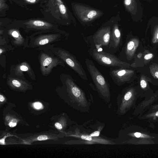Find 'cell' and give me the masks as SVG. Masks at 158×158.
<instances>
[{
  "label": "cell",
  "mask_w": 158,
  "mask_h": 158,
  "mask_svg": "<svg viewBox=\"0 0 158 158\" xmlns=\"http://www.w3.org/2000/svg\"><path fill=\"white\" fill-rule=\"evenodd\" d=\"M89 53L99 64L111 67L128 68L130 64L120 60L112 53L104 51L102 47L91 43Z\"/></svg>",
  "instance_id": "obj_1"
},
{
  "label": "cell",
  "mask_w": 158,
  "mask_h": 158,
  "mask_svg": "<svg viewBox=\"0 0 158 158\" xmlns=\"http://www.w3.org/2000/svg\"><path fill=\"white\" fill-rule=\"evenodd\" d=\"M71 6L76 18L83 25H90L104 14L102 10L83 3L74 2Z\"/></svg>",
  "instance_id": "obj_2"
},
{
  "label": "cell",
  "mask_w": 158,
  "mask_h": 158,
  "mask_svg": "<svg viewBox=\"0 0 158 158\" xmlns=\"http://www.w3.org/2000/svg\"><path fill=\"white\" fill-rule=\"evenodd\" d=\"M120 20L119 15L118 14L102 24L96 32L88 38L91 43L100 46L106 51L109 47L112 27L116 22Z\"/></svg>",
  "instance_id": "obj_3"
},
{
  "label": "cell",
  "mask_w": 158,
  "mask_h": 158,
  "mask_svg": "<svg viewBox=\"0 0 158 158\" xmlns=\"http://www.w3.org/2000/svg\"><path fill=\"white\" fill-rule=\"evenodd\" d=\"M66 34L55 32L47 34H40L32 35L29 37L28 46L33 48L41 50L48 49L54 46L52 44L57 41L67 39L68 36Z\"/></svg>",
  "instance_id": "obj_4"
},
{
  "label": "cell",
  "mask_w": 158,
  "mask_h": 158,
  "mask_svg": "<svg viewBox=\"0 0 158 158\" xmlns=\"http://www.w3.org/2000/svg\"><path fill=\"white\" fill-rule=\"evenodd\" d=\"M66 64L83 80L87 81L88 78L85 71L76 57L68 51L61 48L54 46L48 49Z\"/></svg>",
  "instance_id": "obj_5"
},
{
  "label": "cell",
  "mask_w": 158,
  "mask_h": 158,
  "mask_svg": "<svg viewBox=\"0 0 158 158\" xmlns=\"http://www.w3.org/2000/svg\"><path fill=\"white\" fill-rule=\"evenodd\" d=\"M38 56L40 71L44 76H48L52 69L58 65L65 67L64 62L49 49L40 50Z\"/></svg>",
  "instance_id": "obj_6"
},
{
  "label": "cell",
  "mask_w": 158,
  "mask_h": 158,
  "mask_svg": "<svg viewBox=\"0 0 158 158\" xmlns=\"http://www.w3.org/2000/svg\"><path fill=\"white\" fill-rule=\"evenodd\" d=\"M85 62L87 69L98 92L103 95H108L110 93L109 89L105 78L92 60L86 59Z\"/></svg>",
  "instance_id": "obj_7"
},
{
  "label": "cell",
  "mask_w": 158,
  "mask_h": 158,
  "mask_svg": "<svg viewBox=\"0 0 158 158\" xmlns=\"http://www.w3.org/2000/svg\"><path fill=\"white\" fill-rule=\"evenodd\" d=\"M127 68L111 67L109 71L113 81L118 86H120L131 80L134 74V70Z\"/></svg>",
  "instance_id": "obj_8"
},
{
  "label": "cell",
  "mask_w": 158,
  "mask_h": 158,
  "mask_svg": "<svg viewBox=\"0 0 158 158\" xmlns=\"http://www.w3.org/2000/svg\"><path fill=\"white\" fill-rule=\"evenodd\" d=\"M26 72L31 79H35V73L30 65L27 62H24L15 65H12L10 70V75L11 76L25 79L23 72Z\"/></svg>",
  "instance_id": "obj_9"
},
{
  "label": "cell",
  "mask_w": 158,
  "mask_h": 158,
  "mask_svg": "<svg viewBox=\"0 0 158 158\" xmlns=\"http://www.w3.org/2000/svg\"><path fill=\"white\" fill-rule=\"evenodd\" d=\"M118 21L113 25L111 33L109 44L106 52L114 53L118 50L121 43V33Z\"/></svg>",
  "instance_id": "obj_10"
},
{
  "label": "cell",
  "mask_w": 158,
  "mask_h": 158,
  "mask_svg": "<svg viewBox=\"0 0 158 158\" xmlns=\"http://www.w3.org/2000/svg\"><path fill=\"white\" fill-rule=\"evenodd\" d=\"M8 35L11 39L10 40L13 45L16 47H28L29 38L25 39L20 34L19 31L16 29H10L8 31ZM8 36L7 37H8Z\"/></svg>",
  "instance_id": "obj_11"
},
{
  "label": "cell",
  "mask_w": 158,
  "mask_h": 158,
  "mask_svg": "<svg viewBox=\"0 0 158 158\" xmlns=\"http://www.w3.org/2000/svg\"><path fill=\"white\" fill-rule=\"evenodd\" d=\"M24 24L27 28L42 31L50 30L53 27L51 23L39 20H30Z\"/></svg>",
  "instance_id": "obj_12"
},
{
  "label": "cell",
  "mask_w": 158,
  "mask_h": 158,
  "mask_svg": "<svg viewBox=\"0 0 158 158\" xmlns=\"http://www.w3.org/2000/svg\"><path fill=\"white\" fill-rule=\"evenodd\" d=\"M139 44L137 39L133 38L127 43L125 49V54L127 60L132 58Z\"/></svg>",
  "instance_id": "obj_13"
},
{
  "label": "cell",
  "mask_w": 158,
  "mask_h": 158,
  "mask_svg": "<svg viewBox=\"0 0 158 158\" xmlns=\"http://www.w3.org/2000/svg\"><path fill=\"white\" fill-rule=\"evenodd\" d=\"M26 79L14 77L9 75L6 82L10 86L16 88L25 87L29 86L30 83Z\"/></svg>",
  "instance_id": "obj_14"
},
{
  "label": "cell",
  "mask_w": 158,
  "mask_h": 158,
  "mask_svg": "<svg viewBox=\"0 0 158 158\" xmlns=\"http://www.w3.org/2000/svg\"><path fill=\"white\" fill-rule=\"evenodd\" d=\"M60 13L67 19L69 17L67 9L62 0H55Z\"/></svg>",
  "instance_id": "obj_15"
},
{
  "label": "cell",
  "mask_w": 158,
  "mask_h": 158,
  "mask_svg": "<svg viewBox=\"0 0 158 158\" xmlns=\"http://www.w3.org/2000/svg\"><path fill=\"white\" fill-rule=\"evenodd\" d=\"M150 72L153 77L158 79V65L153 63L149 67Z\"/></svg>",
  "instance_id": "obj_16"
},
{
  "label": "cell",
  "mask_w": 158,
  "mask_h": 158,
  "mask_svg": "<svg viewBox=\"0 0 158 158\" xmlns=\"http://www.w3.org/2000/svg\"><path fill=\"white\" fill-rule=\"evenodd\" d=\"M152 42L153 43L158 42V26L156 27L154 30Z\"/></svg>",
  "instance_id": "obj_17"
},
{
  "label": "cell",
  "mask_w": 158,
  "mask_h": 158,
  "mask_svg": "<svg viewBox=\"0 0 158 158\" xmlns=\"http://www.w3.org/2000/svg\"><path fill=\"white\" fill-rule=\"evenodd\" d=\"M132 96V93L131 91H127L124 96V99L126 100H129Z\"/></svg>",
  "instance_id": "obj_18"
},
{
  "label": "cell",
  "mask_w": 158,
  "mask_h": 158,
  "mask_svg": "<svg viewBox=\"0 0 158 158\" xmlns=\"http://www.w3.org/2000/svg\"><path fill=\"white\" fill-rule=\"evenodd\" d=\"M81 138L82 139L89 141H90L92 139V136L90 135H83L81 136Z\"/></svg>",
  "instance_id": "obj_19"
},
{
  "label": "cell",
  "mask_w": 158,
  "mask_h": 158,
  "mask_svg": "<svg viewBox=\"0 0 158 158\" xmlns=\"http://www.w3.org/2000/svg\"><path fill=\"white\" fill-rule=\"evenodd\" d=\"M48 139V137L46 135H41L39 136L37 138L38 140L41 141L46 140Z\"/></svg>",
  "instance_id": "obj_20"
},
{
  "label": "cell",
  "mask_w": 158,
  "mask_h": 158,
  "mask_svg": "<svg viewBox=\"0 0 158 158\" xmlns=\"http://www.w3.org/2000/svg\"><path fill=\"white\" fill-rule=\"evenodd\" d=\"M140 85L143 88H146L147 85V84L146 81L143 79H142L140 81Z\"/></svg>",
  "instance_id": "obj_21"
},
{
  "label": "cell",
  "mask_w": 158,
  "mask_h": 158,
  "mask_svg": "<svg viewBox=\"0 0 158 158\" xmlns=\"http://www.w3.org/2000/svg\"><path fill=\"white\" fill-rule=\"evenodd\" d=\"M34 107L36 109H39L41 108L42 107V104L39 102H35L34 104Z\"/></svg>",
  "instance_id": "obj_22"
},
{
  "label": "cell",
  "mask_w": 158,
  "mask_h": 158,
  "mask_svg": "<svg viewBox=\"0 0 158 158\" xmlns=\"http://www.w3.org/2000/svg\"><path fill=\"white\" fill-rule=\"evenodd\" d=\"M153 56V55L152 53H148L146 54L144 56V59L146 60H148L151 59Z\"/></svg>",
  "instance_id": "obj_23"
},
{
  "label": "cell",
  "mask_w": 158,
  "mask_h": 158,
  "mask_svg": "<svg viewBox=\"0 0 158 158\" xmlns=\"http://www.w3.org/2000/svg\"><path fill=\"white\" fill-rule=\"evenodd\" d=\"M99 134L100 132L98 131H97L92 133L90 135L92 137L98 136H99Z\"/></svg>",
  "instance_id": "obj_24"
},
{
  "label": "cell",
  "mask_w": 158,
  "mask_h": 158,
  "mask_svg": "<svg viewBox=\"0 0 158 158\" xmlns=\"http://www.w3.org/2000/svg\"><path fill=\"white\" fill-rule=\"evenodd\" d=\"M26 2L31 4L35 3L37 2L39 0H23Z\"/></svg>",
  "instance_id": "obj_25"
},
{
  "label": "cell",
  "mask_w": 158,
  "mask_h": 158,
  "mask_svg": "<svg viewBox=\"0 0 158 158\" xmlns=\"http://www.w3.org/2000/svg\"><path fill=\"white\" fill-rule=\"evenodd\" d=\"M55 127L58 129L61 130L62 128L61 125L59 123H56L55 124Z\"/></svg>",
  "instance_id": "obj_26"
},
{
  "label": "cell",
  "mask_w": 158,
  "mask_h": 158,
  "mask_svg": "<svg viewBox=\"0 0 158 158\" xmlns=\"http://www.w3.org/2000/svg\"><path fill=\"white\" fill-rule=\"evenodd\" d=\"M9 125L10 127H14L16 125V123H14L13 122H10L9 123Z\"/></svg>",
  "instance_id": "obj_27"
},
{
  "label": "cell",
  "mask_w": 158,
  "mask_h": 158,
  "mask_svg": "<svg viewBox=\"0 0 158 158\" xmlns=\"http://www.w3.org/2000/svg\"><path fill=\"white\" fill-rule=\"evenodd\" d=\"M134 135L137 138H139L141 136V134L140 133L136 132L134 133Z\"/></svg>",
  "instance_id": "obj_28"
},
{
  "label": "cell",
  "mask_w": 158,
  "mask_h": 158,
  "mask_svg": "<svg viewBox=\"0 0 158 158\" xmlns=\"http://www.w3.org/2000/svg\"><path fill=\"white\" fill-rule=\"evenodd\" d=\"M5 100V98L1 94L0 95V101L1 102H3Z\"/></svg>",
  "instance_id": "obj_29"
},
{
  "label": "cell",
  "mask_w": 158,
  "mask_h": 158,
  "mask_svg": "<svg viewBox=\"0 0 158 158\" xmlns=\"http://www.w3.org/2000/svg\"><path fill=\"white\" fill-rule=\"evenodd\" d=\"M142 56V54L141 53H140L137 56L138 58H140Z\"/></svg>",
  "instance_id": "obj_30"
},
{
  "label": "cell",
  "mask_w": 158,
  "mask_h": 158,
  "mask_svg": "<svg viewBox=\"0 0 158 158\" xmlns=\"http://www.w3.org/2000/svg\"><path fill=\"white\" fill-rule=\"evenodd\" d=\"M156 115L158 117V111L156 113Z\"/></svg>",
  "instance_id": "obj_31"
}]
</instances>
